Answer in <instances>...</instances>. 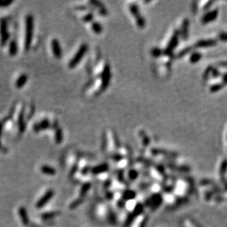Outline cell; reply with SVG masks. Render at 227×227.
Returning a JSON list of instances; mask_svg holds the SVG:
<instances>
[{
	"label": "cell",
	"instance_id": "f1b7e54d",
	"mask_svg": "<svg viewBox=\"0 0 227 227\" xmlns=\"http://www.w3.org/2000/svg\"><path fill=\"white\" fill-rule=\"evenodd\" d=\"M2 132V124L0 122V136H1Z\"/></svg>",
	"mask_w": 227,
	"mask_h": 227
},
{
	"label": "cell",
	"instance_id": "7c38bea8",
	"mask_svg": "<svg viewBox=\"0 0 227 227\" xmlns=\"http://www.w3.org/2000/svg\"><path fill=\"white\" fill-rule=\"evenodd\" d=\"M28 77L27 76V74H22V75H20V76L17 79L16 82V87L17 88H22V87H24L25 84H26L27 82Z\"/></svg>",
	"mask_w": 227,
	"mask_h": 227
},
{
	"label": "cell",
	"instance_id": "44dd1931",
	"mask_svg": "<svg viewBox=\"0 0 227 227\" xmlns=\"http://www.w3.org/2000/svg\"><path fill=\"white\" fill-rule=\"evenodd\" d=\"M223 86H224V85H220V84L215 85L210 87V91H211L212 92H216V91H218L219 90H220V89L222 88Z\"/></svg>",
	"mask_w": 227,
	"mask_h": 227
},
{
	"label": "cell",
	"instance_id": "7402d4cb",
	"mask_svg": "<svg viewBox=\"0 0 227 227\" xmlns=\"http://www.w3.org/2000/svg\"><path fill=\"white\" fill-rule=\"evenodd\" d=\"M82 201H83V199H77V200H76V201H75L74 202H73V203L72 204V205H71V207H70L72 208V209H74V208L76 207H78V206L80 205V204L82 202Z\"/></svg>",
	"mask_w": 227,
	"mask_h": 227
},
{
	"label": "cell",
	"instance_id": "e0dca14e",
	"mask_svg": "<svg viewBox=\"0 0 227 227\" xmlns=\"http://www.w3.org/2000/svg\"><path fill=\"white\" fill-rule=\"evenodd\" d=\"M91 27H92V30L93 32H94L96 34H100L102 32V27L101 25L96 22H93L91 24Z\"/></svg>",
	"mask_w": 227,
	"mask_h": 227
},
{
	"label": "cell",
	"instance_id": "4fadbf2b",
	"mask_svg": "<svg viewBox=\"0 0 227 227\" xmlns=\"http://www.w3.org/2000/svg\"><path fill=\"white\" fill-rule=\"evenodd\" d=\"M18 52V45L15 40H12L9 44V54L11 56H15Z\"/></svg>",
	"mask_w": 227,
	"mask_h": 227
},
{
	"label": "cell",
	"instance_id": "f546056e",
	"mask_svg": "<svg viewBox=\"0 0 227 227\" xmlns=\"http://www.w3.org/2000/svg\"><path fill=\"white\" fill-rule=\"evenodd\" d=\"M221 66H225V67H227V62H221Z\"/></svg>",
	"mask_w": 227,
	"mask_h": 227
},
{
	"label": "cell",
	"instance_id": "5bb4252c",
	"mask_svg": "<svg viewBox=\"0 0 227 227\" xmlns=\"http://www.w3.org/2000/svg\"><path fill=\"white\" fill-rule=\"evenodd\" d=\"M107 168H108L107 164H101V165H98V166H96V167L93 168L92 170V172L95 174H101V173L105 172L106 170H107Z\"/></svg>",
	"mask_w": 227,
	"mask_h": 227
},
{
	"label": "cell",
	"instance_id": "83f0119b",
	"mask_svg": "<svg viewBox=\"0 0 227 227\" xmlns=\"http://www.w3.org/2000/svg\"><path fill=\"white\" fill-rule=\"evenodd\" d=\"M223 80H224V82L225 83V84H226L227 83V73L226 74H225L224 75V76H223Z\"/></svg>",
	"mask_w": 227,
	"mask_h": 227
},
{
	"label": "cell",
	"instance_id": "ffe728a7",
	"mask_svg": "<svg viewBox=\"0 0 227 227\" xmlns=\"http://www.w3.org/2000/svg\"><path fill=\"white\" fill-rule=\"evenodd\" d=\"M90 188H91V184H89V183H87V184H85L82 186V189H81L80 195H84L86 194V193H87V191L90 190Z\"/></svg>",
	"mask_w": 227,
	"mask_h": 227
},
{
	"label": "cell",
	"instance_id": "484cf974",
	"mask_svg": "<svg viewBox=\"0 0 227 227\" xmlns=\"http://www.w3.org/2000/svg\"><path fill=\"white\" fill-rule=\"evenodd\" d=\"M56 215H57V212H52V213H46L44 214V215H43V218H51L54 217V216H55Z\"/></svg>",
	"mask_w": 227,
	"mask_h": 227
},
{
	"label": "cell",
	"instance_id": "9c48e42d",
	"mask_svg": "<svg viewBox=\"0 0 227 227\" xmlns=\"http://www.w3.org/2000/svg\"><path fill=\"white\" fill-rule=\"evenodd\" d=\"M218 14V10H214L210 12H208L203 16L201 22H202V23H204V24H207V23H209L210 22H212V21L215 20L216 17H217Z\"/></svg>",
	"mask_w": 227,
	"mask_h": 227
},
{
	"label": "cell",
	"instance_id": "ac0fdd59",
	"mask_svg": "<svg viewBox=\"0 0 227 227\" xmlns=\"http://www.w3.org/2000/svg\"><path fill=\"white\" fill-rule=\"evenodd\" d=\"M62 138H63V137H62V132L61 129L58 127V128H57V130H56V132H55V142H56V143H58V144H60V143L62 141Z\"/></svg>",
	"mask_w": 227,
	"mask_h": 227
},
{
	"label": "cell",
	"instance_id": "d4e9b609",
	"mask_svg": "<svg viewBox=\"0 0 227 227\" xmlns=\"http://www.w3.org/2000/svg\"><path fill=\"white\" fill-rule=\"evenodd\" d=\"M12 2V1H0V7H7Z\"/></svg>",
	"mask_w": 227,
	"mask_h": 227
},
{
	"label": "cell",
	"instance_id": "52a82bcc",
	"mask_svg": "<svg viewBox=\"0 0 227 227\" xmlns=\"http://www.w3.org/2000/svg\"><path fill=\"white\" fill-rule=\"evenodd\" d=\"M54 195V191L53 190H48L47 193H45V195L41 198V199L37 201L36 207L37 208H41L44 207L46 204H47L49 201V200L53 197Z\"/></svg>",
	"mask_w": 227,
	"mask_h": 227
},
{
	"label": "cell",
	"instance_id": "3957f363",
	"mask_svg": "<svg viewBox=\"0 0 227 227\" xmlns=\"http://www.w3.org/2000/svg\"><path fill=\"white\" fill-rule=\"evenodd\" d=\"M10 35L8 32L7 22L5 18H2L0 20V43L1 45H5Z\"/></svg>",
	"mask_w": 227,
	"mask_h": 227
},
{
	"label": "cell",
	"instance_id": "4316f807",
	"mask_svg": "<svg viewBox=\"0 0 227 227\" xmlns=\"http://www.w3.org/2000/svg\"><path fill=\"white\" fill-rule=\"evenodd\" d=\"M151 52H152L151 54H152L154 56H155V57H157V56H160V55H161V51H160V49H153V51Z\"/></svg>",
	"mask_w": 227,
	"mask_h": 227
},
{
	"label": "cell",
	"instance_id": "ba28073f",
	"mask_svg": "<svg viewBox=\"0 0 227 227\" xmlns=\"http://www.w3.org/2000/svg\"><path fill=\"white\" fill-rule=\"evenodd\" d=\"M178 37H179V32H175L173 36L170 39L169 43H168L167 48H166L165 52L166 54H170L173 50L174 49V48L176 47L178 43Z\"/></svg>",
	"mask_w": 227,
	"mask_h": 227
},
{
	"label": "cell",
	"instance_id": "4dcf8cb0",
	"mask_svg": "<svg viewBox=\"0 0 227 227\" xmlns=\"http://www.w3.org/2000/svg\"><path fill=\"white\" fill-rule=\"evenodd\" d=\"M0 149H2V145H1V143H0Z\"/></svg>",
	"mask_w": 227,
	"mask_h": 227
},
{
	"label": "cell",
	"instance_id": "8fae6325",
	"mask_svg": "<svg viewBox=\"0 0 227 227\" xmlns=\"http://www.w3.org/2000/svg\"><path fill=\"white\" fill-rule=\"evenodd\" d=\"M215 43L216 41L215 40H212V39H209V40H202V41H199V42L195 43V47L196 48H207L215 45Z\"/></svg>",
	"mask_w": 227,
	"mask_h": 227
},
{
	"label": "cell",
	"instance_id": "8992f818",
	"mask_svg": "<svg viewBox=\"0 0 227 227\" xmlns=\"http://www.w3.org/2000/svg\"><path fill=\"white\" fill-rule=\"evenodd\" d=\"M51 47L54 56L57 59H60L62 57V49L59 41L57 39H53L51 42Z\"/></svg>",
	"mask_w": 227,
	"mask_h": 227
},
{
	"label": "cell",
	"instance_id": "9a60e30c",
	"mask_svg": "<svg viewBox=\"0 0 227 227\" xmlns=\"http://www.w3.org/2000/svg\"><path fill=\"white\" fill-rule=\"evenodd\" d=\"M41 171L44 174L47 175H55L56 174V170L55 168L50 167L49 165H43L41 167Z\"/></svg>",
	"mask_w": 227,
	"mask_h": 227
},
{
	"label": "cell",
	"instance_id": "cb8c5ba5",
	"mask_svg": "<svg viewBox=\"0 0 227 227\" xmlns=\"http://www.w3.org/2000/svg\"><path fill=\"white\" fill-rule=\"evenodd\" d=\"M218 37H219L220 40L225 41V42H227V33H226V32L220 33V34L219 35V36H218Z\"/></svg>",
	"mask_w": 227,
	"mask_h": 227
},
{
	"label": "cell",
	"instance_id": "2e32d148",
	"mask_svg": "<svg viewBox=\"0 0 227 227\" xmlns=\"http://www.w3.org/2000/svg\"><path fill=\"white\" fill-rule=\"evenodd\" d=\"M19 215L22 219L23 224L24 225L28 224V218H27V214L26 210L24 207H21L19 209Z\"/></svg>",
	"mask_w": 227,
	"mask_h": 227
},
{
	"label": "cell",
	"instance_id": "d6986e66",
	"mask_svg": "<svg viewBox=\"0 0 227 227\" xmlns=\"http://www.w3.org/2000/svg\"><path fill=\"white\" fill-rule=\"evenodd\" d=\"M201 55L199 52H193L192 55H190V61L193 63H195V62H197L201 60Z\"/></svg>",
	"mask_w": 227,
	"mask_h": 227
},
{
	"label": "cell",
	"instance_id": "5b68a950",
	"mask_svg": "<svg viewBox=\"0 0 227 227\" xmlns=\"http://www.w3.org/2000/svg\"><path fill=\"white\" fill-rule=\"evenodd\" d=\"M131 13L135 16L136 18V22L137 26L140 28H143L145 26V21L143 19L142 16L139 14V10L136 4H133V5H130V7Z\"/></svg>",
	"mask_w": 227,
	"mask_h": 227
},
{
	"label": "cell",
	"instance_id": "7a4b0ae2",
	"mask_svg": "<svg viewBox=\"0 0 227 227\" xmlns=\"http://www.w3.org/2000/svg\"><path fill=\"white\" fill-rule=\"evenodd\" d=\"M87 50H88V47H87L86 43H83V44L81 45L80 49H78V51L76 52V53L75 54V55L73 57L72 60L69 62V63H68V67L70 68H74L76 67L79 64V62L84 57Z\"/></svg>",
	"mask_w": 227,
	"mask_h": 227
},
{
	"label": "cell",
	"instance_id": "6da1fadb",
	"mask_svg": "<svg viewBox=\"0 0 227 227\" xmlns=\"http://www.w3.org/2000/svg\"><path fill=\"white\" fill-rule=\"evenodd\" d=\"M26 26H25V42H24V48L26 51H28L30 49L31 43H32V35H33V17L31 15H27L26 17Z\"/></svg>",
	"mask_w": 227,
	"mask_h": 227
},
{
	"label": "cell",
	"instance_id": "603a6c76",
	"mask_svg": "<svg viewBox=\"0 0 227 227\" xmlns=\"http://www.w3.org/2000/svg\"><path fill=\"white\" fill-rule=\"evenodd\" d=\"M93 14L92 13H88L87 14L86 16H84V18H83V21L85 22H91V21H92L93 19Z\"/></svg>",
	"mask_w": 227,
	"mask_h": 227
},
{
	"label": "cell",
	"instance_id": "277c9868",
	"mask_svg": "<svg viewBox=\"0 0 227 227\" xmlns=\"http://www.w3.org/2000/svg\"><path fill=\"white\" fill-rule=\"evenodd\" d=\"M101 90L105 91L110 84V79H111V72H110V66L108 64H106V66L104 68V70L101 73Z\"/></svg>",
	"mask_w": 227,
	"mask_h": 227
},
{
	"label": "cell",
	"instance_id": "30bf717a",
	"mask_svg": "<svg viewBox=\"0 0 227 227\" xmlns=\"http://www.w3.org/2000/svg\"><path fill=\"white\" fill-rule=\"evenodd\" d=\"M50 126V122L48 119H44L41 121V122L37 123V124H35L34 126H33V130L35 132H40L41 130H47V128H49Z\"/></svg>",
	"mask_w": 227,
	"mask_h": 227
}]
</instances>
